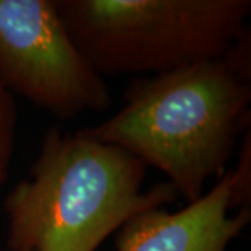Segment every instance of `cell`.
Here are the masks:
<instances>
[{"label":"cell","mask_w":251,"mask_h":251,"mask_svg":"<svg viewBox=\"0 0 251 251\" xmlns=\"http://www.w3.org/2000/svg\"><path fill=\"white\" fill-rule=\"evenodd\" d=\"M123 99L115 115L80 131L163 172L188 204L226 173L239 135L250 128L251 80L225 57L135 77Z\"/></svg>","instance_id":"1"},{"label":"cell","mask_w":251,"mask_h":251,"mask_svg":"<svg viewBox=\"0 0 251 251\" xmlns=\"http://www.w3.org/2000/svg\"><path fill=\"white\" fill-rule=\"evenodd\" d=\"M147 166L125 150L50 127L4 198L9 251H97L138 212L179 197L169 181L141 191Z\"/></svg>","instance_id":"2"},{"label":"cell","mask_w":251,"mask_h":251,"mask_svg":"<svg viewBox=\"0 0 251 251\" xmlns=\"http://www.w3.org/2000/svg\"><path fill=\"white\" fill-rule=\"evenodd\" d=\"M103 75L161 74L221 59L247 29L250 0H54Z\"/></svg>","instance_id":"3"},{"label":"cell","mask_w":251,"mask_h":251,"mask_svg":"<svg viewBox=\"0 0 251 251\" xmlns=\"http://www.w3.org/2000/svg\"><path fill=\"white\" fill-rule=\"evenodd\" d=\"M0 84L60 120L106 112L113 103L54 0H0Z\"/></svg>","instance_id":"4"},{"label":"cell","mask_w":251,"mask_h":251,"mask_svg":"<svg viewBox=\"0 0 251 251\" xmlns=\"http://www.w3.org/2000/svg\"><path fill=\"white\" fill-rule=\"evenodd\" d=\"M230 211V172L177 212L151 208L131 216L116 234V251H227L251 222V208Z\"/></svg>","instance_id":"5"},{"label":"cell","mask_w":251,"mask_h":251,"mask_svg":"<svg viewBox=\"0 0 251 251\" xmlns=\"http://www.w3.org/2000/svg\"><path fill=\"white\" fill-rule=\"evenodd\" d=\"M16 98L0 84V188L9 180L17 137Z\"/></svg>","instance_id":"6"},{"label":"cell","mask_w":251,"mask_h":251,"mask_svg":"<svg viewBox=\"0 0 251 251\" xmlns=\"http://www.w3.org/2000/svg\"><path fill=\"white\" fill-rule=\"evenodd\" d=\"M230 172V211L251 208V130L246 131L237 155V163Z\"/></svg>","instance_id":"7"},{"label":"cell","mask_w":251,"mask_h":251,"mask_svg":"<svg viewBox=\"0 0 251 251\" xmlns=\"http://www.w3.org/2000/svg\"><path fill=\"white\" fill-rule=\"evenodd\" d=\"M7 251H9V250H7Z\"/></svg>","instance_id":"8"}]
</instances>
